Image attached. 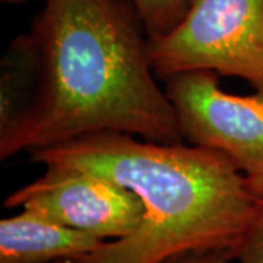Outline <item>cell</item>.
<instances>
[{"instance_id": "cell-1", "label": "cell", "mask_w": 263, "mask_h": 263, "mask_svg": "<svg viewBox=\"0 0 263 263\" xmlns=\"http://www.w3.org/2000/svg\"><path fill=\"white\" fill-rule=\"evenodd\" d=\"M141 19L126 0H46L29 34L37 84L0 130V157L100 132L181 143L177 113L155 81Z\"/></svg>"}, {"instance_id": "cell-2", "label": "cell", "mask_w": 263, "mask_h": 263, "mask_svg": "<svg viewBox=\"0 0 263 263\" xmlns=\"http://www.w3.org/2000/svg\"><path fill=\"white\" fill-rule=\"evenodd\" d=\"M31 158L44 167L100 174L139 197L141 227L86 256L91 263H162L197 252H237L263 203L233 161L196 145L100 132L32 151Z\"/></svg>"}, {"instance_id": "cell-3", "label": "cell", "mask_w": 263, "mask_h": 263, "mask_svg": "<svg viewBox=\"0 0 263 263\" xmlns=\"http://www.w3.org/2000/svg\"><path fill=\"white\" fill-rule=\"evenodd\" d=\"M155 75L209 70L263 94V0H192L174 28L148 38Z\"/></svg>"}, {"instance_id": "cell-4", "label": "cell", "mask_w": 263, "mask_h": 263, "mask_svg": "<svg viewBox=\"0 0 263 263\" xmlns=\"http://www.w3.org/2000/svg\"><path fill=\"white\" fill-rule=\"evenodd\" d=\"M218 76L193 70L165 79L183 136L192 145L224 154L263 196V94H228Z\"/></svg>"}, {"instance_id": "cell-5", "label": "cell", "mask_w": 263, "mask_h": 263, "mask_svg": "<svg viewBox=\"0 0 263 263\" xmlns=\"http://www.w3.org/2000/svg\"><path fill=\"white\" fill-rule=\"evenodd\" d=\"M5 206L28 209L104 241L129 237L143 219V205L129 189L95 173L62 167H46Z\"/></svg>"}, {"instance_id": "cell-6", "label": "cell", "mask_w": 263, "mask_h": 263, "mask_svg": "<svg viewBox=\"0 0 263 263\" xmlns=\"http://www.w3.org/2000/svg\"><path fill=\"white\" fill-rule=\"evenodd\" d=\"M107 241L28 209L0 221V263H54L91 256Z\"/></svg>"}, {"instance_id": "cell-7", "label": "cell", "mask_w": 263, "mask_h": 263, "mask_svg": "<svg viewBox=\"0 0 263 263\" xmlns=\"http://www.w3.org/2000/svg\"><path fill=\"white\" fill-rule=\"evenodd\" d=\"M0 130H5L28 107L37 84V54L31 35L18 38L2 66Z\"/></svg>"}, {"instance_id": "cell-8", "label": "cell", "mask_w": 263, "mask_h": 263, "mask_svg": "<svg viewBox=\"0 0 263 263\" xmlns=\"http://www.w3.org/2000/svg\"><path fill=\"white\" fill-rule=\"evenodd\" d=\"M135 9L148 38L168 32L180 22L192 0H126Z\"/></svg>"}, {"instance_id": "cell-9", "label": "cell", "mask_w": 263, "mask_h": 263, "mask_svg": "<svg viewBox=\"0 0 263 263\" xmlns=\"http://www.w3.org/2000/svg\"><path fill=\"white\" fill-rule=\"evenodd\" d=\"M234 263H263V203L235 252Z\"/></svg>"}, {"instance_id": "cell-10", "label": "cell", "mask_w": 263, "mask_h": 263, "mask_svg": "<svg viewBox=\"0 0 263 263\" xmlns=\"http://www.w3.org/2000/svg\"><path fill=\"white\" fill-rule=\"evenodd\" d=\"M235 250L221 249V250H209V252H197L189 253L170 259L162 263H234Z\"/></svg>"}, {"instance_id": "cell-11", "label": "cell", "mask_w": 263, "mask_h": 263, "mask_svg": "<svg viewBox=\"0 0 263 263\" xmlns=\"http://www.w3.org/2000/svg\"><path fill=\"white\" fill-rule=\"evenodd\" d=\"M54 263H91L89 259L85 256V257H79V259H66V260H60V262H54Z\"/></svg>"}, {"instance_id": "cell-12", "label": "cell", "mask_w": 263, "mask_h": 263, "mask_svg": "<svg viewBox=\"0 0 263 263\" xmlns=\"http://www.w3.org/2000/svg\"><path fill=\"white\" fill-rule=\"evenodd\" d=\"M3 2H8V3H24L27 0H3Z\"/></svg>"}]
</instances>
